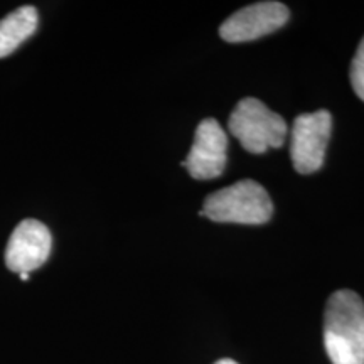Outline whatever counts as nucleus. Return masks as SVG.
<instances>
[{
	"mask_svg": "<svg viewBox=\"0 0 364 364\" xmlns=\"http://www.w3.org/2000/svg\"><path fill=\"white\" fill-rule=\"evenodd\" d=\"M215 364H238L233 359H220V361H216Z\"/></svg>",
	"mask_w": 364,
	"mask_h": 364,
	"instance_id": "10",
	"label": "nucleus"
},
{
	"mask_svg": "<svg viewBox=\"0 0 364 364\" xmlns=\"http://www.w3.org/2000/svg\"><path fill=\"white\" fill-rule=\"evenodd\" d=\"M228 129L250 154H265L268 149H279L287 136L284 118L257 98H243L236 105L228 120Z\"/></svg>",
	"mask_w": 364,
	"mask_h": 364,
	"instance_id": "3",
	"label": "nucleus"
},
{
	"mask_svg": "<svg viewBox=\"0 0 364 364\" xmlns=\"http://www.w3.org/2000/svg\"><path fill=\"white\" fill-rule=\"evenodd\" d=\"M324 348L332 364H364V302L343 289L327 300Z\"/></svg>",
	"mask_w": 364,
	"mask_h": 364,
	"instance_id": "1",
	"label": "nucleus"
},
{
	"mask_svg": "<svg viewBox=\"0 0 364 364\" xmlns=\"http://www.w3.org/2000/svg\"><path fill=\"white\" fill-rule=\"evenodd\" d=\"M21 280H22V282L29 280V273H22V275H21Z\"/></svg>",
	"mask_w": 364,
	"mask_h": 364,
	"instance_id": "11",
	"label": "nucleus"
},
{
	"mask_svg": "<svg viewBox=\"0 0 364 364\" xmlns=\"http://www.w3.org/2000/svg\"><path fill=\"white\" fill-rule=\"evenodd\" d=\"M39 14L33 6H22L0 21V58H7L36 33Z\"/></svg>",
	"mask_w": 364,
	"mask_h": 364,
	"instance_id": "8",
	"label": "nucleus"
},
{
	"mask_svg": "<svg viewBox=\"0 0 364 364\" xmlns=\"http://www.w3.org/2000/svg\"><path fill=\"white\" fill-rule=\"evenodd\" d=\"M351 85L354 93L364 102V38L358 46L351 63Z\"/></svg>",
	"mask_w": 364,
	"mask_h": 364,
	"instance_id": "9",
	"label": "nucleus"
},
{
	"mask_svg": "<svg viewBox=\"0 0 364 364\" xmlns=\"http://www.w3.org/2000/svg\"><path fill=\"white\" fill-rule=\"evenodd\" d=\"M272 215L273 203L267 189L252 179L238 181L209 194L199 211V216L235 225H265Z\"/></svg>",
	"mask_w": 364,
	"mask_h": 364,
	"instance_id": "2",
	"label": "nucleus"
},
{
	"mask_svg": "<svg viewBox=\"0 0 364 364\" xmlns=\"http://www.w3.org/2000/svg\"><path fill=\"white\" fill-rule=\"evenodd\" d=\"M287 21L289 9L282 2H257L228 17L220 27V34L228 43H248L275 33Z\"/></svg>",
	"mask_w": 364,
	"mask_h": 364,
	"instance_id": "6",
	"label": "nucleus"
},
{
	"mask_svg": "<svg viewBox=\"0 0 364 364\" xmlns=\"http://www.w3.org/2000/svg\"><path fill=\"white\" fill-rule=\"evenodd\" d=\"M331 129L332 117L327 110L302 113L295 118L290 130V156L299 174H312L321 169Z\"/></svg>",
	"mask_w": 364,
	"mask_h": 364,
	"instance_id": "4",
	"label": "nucleus"
},
{
	"mask_svg": "<svg viewBox=\"0 0 364 364\" xmlns=\"http://www.w3.org/2000/svg\"><path fill=\"white\" fill-rule=\"evenodd\" d=\"M228 136L215 118H206L198 125L193 147L182 161L189 176L198 181L216 179L226 167Z\"/></svg>",
	"mask_w": 364,
	"mask_h": 364,
	"instance_id": "5",
	"label": "nucleus"
},
{
	"mask_svg": "<svg viewBox=\"0 0 364 364\" xmlns=\"http://www.w3.org/2000/svg\"><path fill=\"white\" fill-rule=\"evenodd\" d=\"M53 238L38 220H24L12 231L6 250V265L11 272L31 273L43 267L51 255Z\"/></svg>",
	"mask_w": 364,
	"mask_h": 364,
	"instance_id": "7",
	"label": "nucleus"
}]
</instances>
